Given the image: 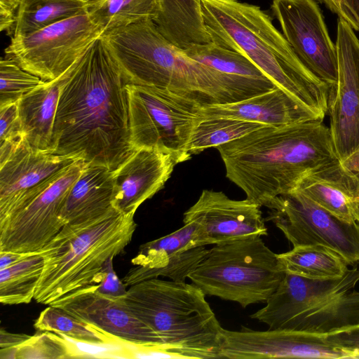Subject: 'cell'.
<instances>
[{
	"mask_svg": "<svg viewBox=\"0 0 359 359\" xmlns=\"http://www.w3.org/2000/svg\"><path fill=\"white\" fill-rule=\"evenodd\" d=\"M127 84L101 36L70 68L56 111L52 154L114 170L133 152Z\"/></svg>",
	"mask_w": 359,
	"mask_h": 359,
	"instance_id": "1",
	"label": "cell"
},
{
	"mask_svg": "<svg viewBox=\"0 0 359 359\" xmlns=\"http://www.w3.org/2000/svg\"><path fill=\"white\" fill-rule=\"evenodd\" d=\"M216 149L226 177L266 208L309 172L339 160L323 119L264 126Z\"/></svg>",
	"mask_w": 359,
	"mask_h": 359,
	"instance_id": "2",
	"label": "cell"
},
{
	"mask_svg": "<svg viewBox=\"0 0 359 359\" xmlns=\"http://www.w3.org/2000/svg\"><path fill=\"white\" fill-rule=\"evenodd\" d=\"M211 42L251 60L276 86L324 118L329 86L299 60L271 17L238 0H201Z\"/></svg>",
	"mask_w": 359,
	"mask_h": 359,
	"instance_id": "3",
	"label": "cell"
},
{
	"mask_svg": "<svg viewBox=\"0 0 359 359\" xmlns=\"http://www.w3.org/2000/svg\"><path fill=\"white\" fill-rule=\"evenodd\" d=\"M102 36L127 84L166 88L202 106L245 100L218 73L168 41L153 20L107 30Z\"/></svg>",
	"mask_w": 359,
	"mask_h": 359,
	"instance_id": "4",
	"label": "cell"
},
{
	"mask_svg": "<svg viewBox=\"0 0 359 359\" xmlns=\"http://www.w3.org/2000/svg\"><path fill=\"white\" fill-rule=\"evenodd\" d=\"M134 215L116 210L91 224H65L39 252L44 265L34 299L59 306L95 289L104 263L130 243L137 227Z\"/></svg>",
	"mask_w": 359,
	"mask_h": 359,
	"instance_id": "5",
	"label": "cell"
},
{
	"mask_svg": "<svg viewBox=\"0 0 359 359\" xmlns=\"http://www.w3.org/2000/svg\"><path fill=\"white\" fill-rule=\"evenodd\" d=\"M121 299L184 358H219L224 328L195 285L151 278L129 286Z\"/></svg>",
	"mask_w": 359,
	"mask_h": 359,
	"instance_id": "6",
	"label": "cell"
},
{
	"mask_svg": "<svg viewBox=\"0 0 359 359\" xmlns=\"http://www.w3.org/2000/svg\"><path fill=\"white\" fill-rule=\"evenodd\" d=\"M359 269L341 277L312 280L285 271L266 305L250 318L269 329L327 334L359 325Z\"/></svg>",
	"mask_w": 359,
	"mask_h": 359,
	"instance_id": "7",
	"label": "cell"
},
{
	"mask_svg": "<svg viewBox=\"0 0 359 359\" xmlns=\"http://www.w3.org/2000/svg\"><path fill=\"white\" fill-rule=\"evenodd\" d=\"M285 273L278 254L255 236L215 245L188 278L205 295L245 308L266 302Z\"/></svg>",
	"mask_w": 359,
	"mask_h": 359,
	"instance_id": "8",
	"label": "cell"
},
{
	"mask_svg": "<svg viewBox=\"0 0 359 359\" xmlns=\"http://www.w3.org/2000/svg\"><path fill=\"white\" fill-rule=\"evenodd\" d=\"M126 88L133 149L154 147L189 160L187 146L202 105L154 86L128 83Z\"/></svg>",
	"mask_w": 359,
	"mask_h": 359,
	"instance_id": "9",
	"label": "cell"
},
{
	"mask_svg": "<svg viewBox=\"0 0 359 359\" xmlns=\"http://www.w3.org/2000/svg\"><path fill=\"white\" fill-rule=\"evenodd\" d=\"M104 32L87 11L29 34L11 38L5 57L43 81L60 77Z\"/></svg>",
	"mask_w": 359,
	"mask_h": 359,
	"instance_id": "10",
	"label": "cell"
},
{
	"mask_svg": "<svg viewBox=\"0 0 359 359\" xmlns=\"http://www.w3.org/2000/svg\"><path fill=\"white\" fill-rule=\"evenodd\" d=\"M268 208V220L293 246L322 245L348 265L359 262V223L338 219L297 189L277 197Z\"/></svg>",
	"mask_w": 359,
	"mask_h": 359,
	"instance_id": "11",
	"label": "cell"
},
{
	"mask_svg": "<svg viewBox=\"0 0 359 359\" xmlns=\"http://www.w3.org/2000/svg\"><path fill=\"white\" fill-rule=\"evenodd\" d=\"M86 165L79 159L64 168L24 209L0 222V251L37 253L60 232L64 201Z\"/></svg>",
	"mask_w": 359,
	"mask_h": 359,
	"instance_id": "12",
	"label": "cell"
},
{
	"mask_svg": "<svg viewBox=\"0 0 359 359\" xmlns=\"http://www.w3.org/2000/svg\"><path fill=\"white\" fill-rule=\"evenodd\" d=\"M281 32L304 65L329 88L337 83L338 56L316 0H272Z\"/></svg>",
	"mask_w": 359,
	"mask_h": 359,
	"instance_id": "13",
	"label": "cell"
},
{
	"mask_svg": "<svg viewBox=\"0 0 359 359\" xmlns=\"http://www.w3.org/2000/svg\"><path fill=\"white\" fill-rule=\"evenodd\" d=\"M337 83L329 88L327 111L334 149L341 161L359 146V39L352 27L338 18Z\"/></svg>",
	"mask_w": 359,
	"mask_h": 359,
	"instance_id": "14",
	"label": "cell"
},
{
	"mask_svg": "<svg viewBox=\"0 0 359 359\" xmlns=\"http://www.w3.org/2000/svg\"><path fill=\"white\" fill-rule=\"evenodd\" d=\"M77 160L34 149L21 138L0 162V222L24 209Z\"/></svg>",
	"mask_w": 359,
	"mask_h": 359,
	"instance_id": "15",
	"label": "cell"
},
{
	"mask_svg": "<svg viewBox=\"0 0 359 359\" xmlns=\"http://www.w3.org/2000/svg\"><path fill=\"white\" fill-rule=\"evenodd\" d=\"M353 358L355 356L332 344L325 334L285 329L223 330L219 358Z\"/></svg>",
	"mask_w": 359,
	"mask_h": 359,
	"instance_id": "16",
	"label": "cell"
},
{
	"mask_svg": "<svg viewBox=\"0 0 359 359\" xmlns=\"http://www.w3.org/2000/svg\"><path fill=\"white\" fill-rule=\"evenodd\" d=\"M260 208L247 198L234 200L222 191L204 189L184 213L183 222L196 224L199 246L266 236L267 228Z\"/></svg>",
	"mask_w": 359,
	"mask_h": 359,
	"instance_id": "17",
	"label": "cell"
},
{
	"mask_svg": "<svg viewBox=\"0 0 359 359\" xmlns=\"http://www.w3.org/2000/svg\"><path fill=\"white\" fill-rule=\"evenodd\" d=\"M208 251L198 245L196 224L185 222L174 232L142 245L132 259L134 266L122 280L127 286L159 277L186 282Z\"/></svg>",
	"mask_w": 359,
	"mask_h": 359,
	"instance_id": "18",
	"label": "cell"
},
{
	"mask_svg": "<svg viewBox=\"0 0 359 359\" xmlns=\"http://www.w3.org/2000/svg\"><path fill=\"white\" fill-rule=\"evenodd\" d=\"M184 161L180 156L158 148L134 149L112 171L114 208L121 213L135 215L140 205L164 187L175 166Z\"/></svg>",
	"mask_w": 359,
	"mask_h": 359,
	"instance_id": "19",
	"label": "cell"
},
{
	"mask_svg": "<svg viewBox=\"0 0 359 359\" xmlns=\"http://www.w3.org/2000/svg\"><path fill=\"white\" fill-rule=\"evenodd\" d=\"M94 290H87L57 307L126 342L168 346L128 309L121 298L106 297Z\"/></svg>",
	"mask_w": 359,
	"mask_h": 359,
	"instance_id": "20",
	"label": "cell"
},
{
	"mask_svg": "<svg viewBox=\"0 0 359 359\" xmlns=\"http://www.w3.org/2000/svg\"><path fill=\"white\" fill-rule=\"evenodd\" d=\"M212 118H234L273 127L323 119L279 87L235 102L202 106L199 120Z\"/></svg>",
	"mask_w": 359,
	"mask_h": 359,
	"instance_id": "21",
	"label": "cell"
},
{
	"mask_svg": "<svg viewBox=\"0 0 359 359\" xmlns=\"http://www.w3.org/2000/svg\"><path fill=\"white\" fill-rule=\"evenodd\" d=\"M294 189L338 219L359 223V177L340 160L309 172Z\"/></svg>",
	"mask_w": 359,
	"mask_h": 359,
	"instance_id": "22",
	"label": "cell"
},
{
	"mask_svg": "<svg viewBox=\"0 0 359 359\" xmlns=\"http://www.w3.org/2000/svg\"><path fill=\"white\" fill-rule=\"evenodd\" d=\"M113 200L112 170L104 165L86 163L65 197L61 217L65 224H93L116 210Z\"/></svg>",
	"mask_w": 359,
	"mask_h": 359,
	"instance_id": "23",
	"label": "cell"
},
{
	"mask_svg": "<svg viewBox=\"0 0 359 359\" xmlns=\"http://www.w3.org/2000/svg\"><path fill=\"white\" fill-rule=\"evenodd\" d=\"M182 50L187 57L218 73L246 99L277 87L248 57L211 41Z\"/></svg>",
	"mask_w": 359,
	"mask_h": 359,
	"instance_id": "24",
	"label": "cell"
},
{
	"mask_svg": "<svg viewBox=\"0 0 359 359\" xmlns=\"http://www.w3.org/2000/svg\"><path fill=\"white\" fill-rule=\"evenodd\" d=\"M70 68L60 77L45 81L17 102L22 138L34 149L52 152L59 96Z\"/></svg>",
	"mask_w": 359,
	"mask_h": 359,
	"instance_id": "25",
	"label": "cell"
},
{
	"mask_svg": "<svg viewBox=\"0 0 359 359\" xmlns=\"http://www.w3.org/2000/svg\"><path fill=\"white\" fill-rule=\"evenodd\" d=\"M157 7L153 21L175 46L186 49L211 41L204 25L201 0H157Z\"/></svg>",
	"mask_w": 359,
	"mask_h": 359,
	"instance_id": "26",
	"label": "cell"
},
{
	"mask_svg": "<svg viewBox=\"0 0 359 359\" xmlns=\"http://www.w3.org/2000/svg\"><path fill=\"white\" fill-rule=\"evenodd\" d=\"M278 257L286 271L312 280L339 278L348 269L344 257L322 245L294 246Z\"/></svg>",
	"mask_w": 359,
	"mask_h": 359,
	"instance_id": "27",
	"label": "cell"
},
{
	"mask_svg": "<svg viewBox=\"0 0 359 359\" xmlns=\"http://www.w3.org/2000/svg\"><path fill=\"white\" fill-rule=\"evenodd\" d=\"M88 6L83 0H21L11 37L27 35L83 13Z\"/></svg>",
	"mask_w": 359,
	"mask_h": 359,
	"instance_id": "28",
	"label": "cell"
},
{
	"mask_svg": "<svg viewBox=\"0 0 359 359\" xmlns=\"http://www.w3.org/2000/svg\"><path fill=\"white\" fill-rule=\"evenodd\" d=\"M43 265L44 259L38 252L0 269V302L5 305L29 303L34 298Z\"/></svg>",
	"mask_w": 359,
	"mask_h": 359,
	"instance_id": "29",
	"label": "cell"
},
{
	"mask_svg": "<svg viewBox=\"0 0 359 359\" xmlns=\"http://www.w3.org/2000/svg\"><path fill=\"white\" fill-rule=\"evenodd\" d=\"M266 126L257 122L227 118H212L198 121L187 146L191 155L210 147L241 138Z\"/></svg>",
	"mask_w": 359,
	"mask_h": 359,
	"instance_id": "30",
	"label": "cell"
},
{
	"mask_svg": "<svg viewBox=\"0 0 359 359\" xmlns=\"http://www.w3.org/2000/svg\"><path fill=\"white\" fill-rule=\"evenodd\" d=\"M157 9V0H100L88 6V12L104 32L154 20Z\"/></svg>",
	"mask_w": 359,
	"mask_h": 359,
	"instance_id": "31",
	"label": "cell"
},
{
	"mask_svg": "<svg viewBox=\"0 0 359 359\" xmlns=\"http://www.w3.org/2000/svg\"><path fill=\"white\" fill-rule=\"evenodd\" d=\"M39 332L62 333L70 338L92 342L124 341L98 327L79 319L64 309L48 306L43 310L34 323Z\"/></svg>",
	"mask_w": 359,
	"mask_h": 359,
	"instance_id": "32",
	"label": "cell"
},
{
	"mask_svg": "<svg viewBox=\"0 0 359 359\" xmlns=\"http://www.w3.org/2000/svg\"><path fill=\"white\" fill-rule=\"evenodd\" d=\"M45 81L23 69L13 59L0 61V106L17 102L24 95Z\"/></svg>",
	"mask_w": 359,
	"mask_h": 359,
	"instance_id": "33",
	"label": "cell"
},
{
	"mask_svg": "<svg viewBox=\"0 0 359 359\" xmlns=\"http://www.w3.org/2000/svg\"><path fill=\"white\" fill-rule=\"evenodd\" d=\"M17 359L70 358L63 338L53 332H40L19 345Z\"/></svg>",
	"mask_w": 359,
	"mask_h": 359,
	"instance_id": "34",
	"label": "cell"
},
{
	"mask_svg": "<svg viewBox=\"0 0 359 359\" xmlns=\"http://www.w3.org/2000/svg\"><path fill=\"white\" fill-rule=\"evenodd\" d=\"M59 334L65 341L70 358H128V342H92L76 340L62 333Z\"/></svg>",
	"mask_w": 359,
	"mask_h": 359,
	"instance_id": "35",
	"label": "cell"
},
{
	"mask_svg": "<svg viewBox=\"0 0 359 359\" xmlns=\"http://www.w3.org/2000/svg\"><path fill=\"white\" fill-rule=\"evenodd\" d=\"M21 138L17 102L0 106V162L7 158Z\"/></svg>",
	"mask_w": 359,
	"mask_h": 359,
	"instance_id": "36",
	"label": "cell"
},
{
	"mask_svg": "<svg viewBox=\"0 0 359 359\" xmlns=\"http://www.w3.org/2000/svg\"><path fill=\"white\" fill-rule=\"evenodd\" d=\"M113 260L114 257H111L104 263L100 281L94 290L100 294L118 299L125 296L127 285L116 275Z\"/></svg>",
	"mask_w": 359,
	"mask_h": 359,
	"instance_id": "37",
	"label": "cell"
},
{
	"mask_svg": "<svg viewBox=\"0 0 359 359\" xmlns=\"http://www.w3.org/2000/svg\"><path fill=\"white\" fill-rule=\"evenodd\" d=\"M328 341L359 359V325L325 334Z\"/></svg>",
	"mask_w": 359,
	"mask_h": 359,
	"instance_id": "38",
	"label": "cell"
},
{
	"mask_svg": "<svg viewBox=\"0 0 359 359\" xmlns=\"http://www.w3.org/2000/svg\"><path fill=\"white\" fill-rule=\"evenodd\" d=\"M21 0H0V30L13 35L17 11Z\"/></svg>",
	"mask_w": 359,
	"mask_h": 359,
	"instance_id": "39",
	"label": "cell"
},
{
	"mask_svg": "<svg viewBox=\"0 0 359 359\" xmlns=\"http://www.w3.org/2000/svg\"><path fill=\"white\" fill-rule=\"evenodd\" d=\"M325 4L329 10L337 15L338 18L348 22L355 32H359V24L346 0H318Z\"/></svg>",
	"mask_w": 359,
	"mask_h": 359,
	"instance_id": "40",
	"label": "cell"
},
{
	"mask_svg": "<svg viewBox=\"0 0 359 359\" xmlns=\"http://www.w3.org/2000/svg\"><path fill=\"white\" fill-rule=\"evenodd\" d=\"M30 336L25 334H15L8 332L1 329L0 331V346L1 348L18 347L25 341Z\"/></svg>",
	"mask_w": 359,
	"mask_h": 359,
	"instance_id": "41",
	"label": "cell"
},
{
	"mask_svg": "<svg viewBox=\"0 0 359 359\" xmlns=\"http://www.w3.org/2000/svg\"><path fill=\"white\" fill-rule=\"evenodd\" d=\"M38 253V252H37ZM35 253L0 251V269L16 264L24 258Z\"/></svg>",
	"mask_w": 359,
	"mask_h": 359,
	"instance_id": "42",
	"label": "cell"
},
{
	"mask_svg": "<svg viewBox=\"0 0 359 359\" xmlns=\"http://www.w3.org/2000/svg\"><path fill=\"white\" fill-rule=\"evenodd\" d=\"M346 1L359 24V0H346Z\"/></svg>",
	"mask_w": 359,
	"mask_h": 359,
	"instance_id": "43",
	"label": "cell"
},
{
	"mask_svg": "<svg viewBox=\"0 0 359 359\" xmlns=\"http://www.w3.org/2000/svg\"><path fill=\"white\" fill-rule=\"evenodd\" d=\"M83 1L88 2L89 4H91L96 3L100 0H83Z\"/></svg>",
	"mask_w": 359,
	"mask_h": 359,
	"instance_id": "44",
	"label": "cell"
}]
</instances>
